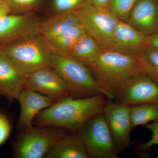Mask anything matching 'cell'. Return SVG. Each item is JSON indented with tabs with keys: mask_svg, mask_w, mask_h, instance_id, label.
<instances>
[{
	"mask_svg": "<svg viewBox=\"0 0 158 158\" xmlns=\"http://www.w3.org/2000/svg\"><path fill=\"white\" fill-rule=\"evenodd\" d=\"M87 2L96 8H107L110 0H86Z\"/></svg>",
	"mask_w": 158,
	"mask_h": 158,
	"instance_id": "4316f807",
	"label": "cell"
},
{
	"mask_svg": "<svg viewBox=\"0 0 158 158\" xmlns=\"http://www.w3.org/2000/svg\"><path fill=\"white\" fill-rule=\"evenodd\" d=\"M148 46V36L137 31L127 22L119 20L109 49L138 56Z\"/></svg>",
	"mask_w": 158,
	"mask_h": 158,
	"instance_id": "7c38bea8",
	"label": "cell"
},
{
	"mask_svg": "<svg viewBox=\"0 0 158 158\" xmlns=\"http://www.w3.org/2000/svg\"><path fill=\"white\" fill-rule=\"evenodd\" d=\"M103 113L118 152L129 147L131 143L130 133L132 130L131 107L107 98Z\"/></svg>",
	"mask_w": 158,
	"mask_h": 158,
	"instance_id": "9c48e42d",
	"label": "cell"
},
{
	"mask_svg": "<svg viewBox=\"0 0 158 158\" xmlns=\"http://www.w3.org/2000/svg\"><path fill=\"white\" fill-rule=\"evenodd\" d=\"M102 50L98 43L86 33L80 38L68 56L88 66L97 60Z\"/></svg>",
	"mask_w": 158,
	"mask_h": 158,
	"instance_id": "d6986e66",
	"label": "cell"
},
{
	"mask_svg": "<svg viewBox=\"0 0 158 158\" xmlns=\"http://www.w3.org/2000/svg\"><path fill=\"white\" fill-rule=\"evenodd\" d=\"M63 129L37 127L23 130L14 144L15 158H45L55 142L65 135Z\"/></svg>",
	"mask_w": 158,
	"mask_h": 158,
	"instance_id": "52a82bcc",
	"label": "cell"
},
{
	"mask_svg": "<svg viewBox=\"0 0 158 158\" xmlns=\"http://www.w3.org/2000/svg\"><path fill=\"white\" fill-rule=\"evenodd\" d=\"M77 132L90 158H118L119 152L103 112L91 117Z\"/></svg>",
	"mask_w": 158,
	"mask_h": 158,
	"instance_id": "5b68a950",
	"label": "cell"
},
{
	"mask_svg": "<svg viewBox=\"0 0 158 158\" xmlns=\"http://www.w3.org/2000/svg\"><path fill=\"white\" fill-rule=\"evenodd\" d=\"M86 33L81 24L74 26L51 39L45 40L51 52L69 56L80 38Z\"/></svg>",
	"mask_w": 158,
	"mask_h": 158,
	"instance_id": "ac0fdd59",
	"label": "cell"
},
{
	"mask_svg": "<svg viewBox=\"0 0 158 158\" xmlns=\"http://www.w3.org/2000/svg\"><path fill=\"white\" fill-rule=\"evenodd\" d=\"M138 0H110L107 8L119 20L127 22Z\"/></svg>",
	"mask_w": 158,
	"mask_h": 158,
	"instance_id": "7402d4cb",
	"label": "cell"
},
{
	"mask_svg": "<svg viewBox=\"0 0 158 158\" xmlns=\"http://www.w3.org/2000/svg\"><path fill=\"white\" fill-rule=\"evenodd\" d=\"M88 67L105 96L113 100L124 82L144 75L138 56L112 49H103L97 60Z\"/></svg>",
	"mask_w": 158,
	"mask_h": 158,
	"instance_id": "7a4b0ae2",
	"label": "cell"
},
{
	"mask_svg": "<svg viewBox=\"0 0 158 158\" xmlns=\"http://www.w3.org/2000/svg\"><path fill=\"white\" fill-rule=\"evenodd\" d=\"M86 2V0H53V9L56 13L73 12Z\"/></svg>",
	"mask_w": 158,
	"mask_h": 158,
	"instance_id": "cb8c5ba5",
	"label": "cell"
},
{
	"mask_svg": "<svg viewBox=\"0 0 158 158\" xmlns=\"http://www.w3.org/2000/svg\"><path fill=\"white\" fill-rule=\"evenodd\" d=\"M12 13L8 6L3 2L0 4V20L6 15Z\"/></svg>",
	"mask_w": 158,
	"mask_h": 158,
	"instance_id": "f1b7e54d",
	"label": "cell"
},
{
	"mask_svg": "<svg viewBox=\"0 0 158 158\" xmlns=\"http://www.w3.org/2000/svg\"><path fill=\"white\" fill-rule=\"evenodd\" d=\"M79 24L81 23L74 11L56 13L54 16L41 21L40 35L45 40L51 39Z\"/></svg>",
	"mask_w": 158,
	"mask_h": 158,
	"instance_id": "e0dca14e",
	"label": "cell"
},
{
	"mask_svg": "<svg viewBox=\"0 0 158 158\" xmlns=\"http://www.w3.org/2000/svg\"><path fill=\"white\" fill-rule=\"evenodd\" d=\"M20 109L17 127L23 130L33 127L34 119L40 112L56 102L53 99L34 90L24 88L18 97Z\"/></svg>",
	"mask_w": 158,
	"mask_h": 158,
	"instance_id": "4fadbf2b",
	"label": "cell"
},
{
	"mask_svg": "<svg viewBox=\"0 0 158 158\" xmlns=\"http://www.w3.org/2000/svg\"><path fill=\"white\" fill-rule=\"evenodd\" d=\"M154 1L158 3V0H154Z\"/></svg>",
	"mask_w": 158,
	"mask_h": 158,
	"instance_id": "4dcf8cb0",
	"label": "cell"
},
{
	"mask_svg": "<svg viewBox=\"0 0 158 158\" xmlns=\"http://www.w3.org/2000/svg\"><path fill=\"white\" fill-rule=\"evenodd\" d=\"M46 158H90L77 135H65L53 144L46 155Z\"/></svg>",
	"mask_w": 158,
	"mask_h": 158,
	"instance_id": "2e32d148",
	"label": "cell"
},
{
	"mask_svg": "<svg viewBox=\"0 0 158 158\" xmlns=\"http://www.w3.org/2000/svg\"><path fill=\"white\" fill-rule=\"evenodd\" d=\"M107 98L103 94L81 98H65L40 112L33 124L77 132L91 117L103 112Z\"/></svg>",
	"mask_w": 158,
	"mask_h": 158,
	"instance_id": "6da1fadb",
	"label": "cell"
},
{
	"mask_svg": "<svg viewBox=\"0 0 158 158\" xmlns=\"http://www.w3.org/2000/svg\"><path fill=\"white\" fill-rule=\"evenodd\" d=\"M3 2H4V1H3V0H0V4L2 3Z\"/></svg>",
	"mask_w": 158,
	"mask_h": 158,
	"instance_id": "f546056e",
	"label": "cell"
},
{
	"mask_svg": "<svg viewBox=\"0 0 158 158\" xmlns=\"http://www.w3.org/2000/svg\"><path fill=\"white\" fill-rule=\"evenodd\" d=\"M3 46L25 77L36 71L51 66L52 52L40 34L22 38Z\"/></svg>",
	"mask_w": 158,
	"mask_h": 158,
	"instance_id": "277c9868",
	"label": "cell"
},
{
	"mask_svg": "<svg viewBox=\"0 0 158 158\" xmlns=\"http://www.w3.org/2000/svg\"><path fill=\"white\" fill-rule=\"evenodd\" d=\"M25 77L21 74L0 46V92L9 102L17 100L24 88Z\"/></svg>",
	"mask_w": 158,
	"mask_h": 158,
	"instance_id": "5bb4252c",
	"label": "cell"
},
{
	"mask_svg": "<svg viewBox=\"0 0 158 158\" xmlns=\"http://www.w3.org/2000/svg\"><path fill=\"white\" fill-rule=\"evenodd\" d=\"M40 23L30 12L6 15L0 20V46L40 34Z\"/></svg>",
	"mask_w": 158,
	"mask_h": 158,
	"instance_id": "30bf717a",
	"label": "cell"
},
{
	"mask_svg": "<svg viewBox=\"0 0 158 158\" xmlns=\"http://www.w3.org/2000/svg\"><path fill=\"white\" fill-rule=\"evenodd\" d=\"M138 56L143 74L158 84V50L148 47Z\"/></svg>",
	"mask_w": 158,
	"mask_h": 158,
	"instance_id": "44dd1931",
	"label": "cell"
},
{
	"mask_svg": "<svg viewBox=\"0 0 158 158\" xmlns=\"http://www.w3.org/2000/svg\"><path fill=\"white\" fill-rule=\"evenodd\" d=\"M12 13L29 12L37 8L41 0H3Z\"/></svg>",
	"mask_w": 158,
	"mask_h": 158,
	"instance_id": "603a6c76",
	"label": "cell"
},
{
	"mask_svg": "<svg viewBox=\"0 0 158 158\" xmlns=\"http://www.w3.org/2000/svg\"><path fill=\"white\" fill-rule=\"evenodd\" d=\"M51 64L64 80L72 97L105 95L90 69L77 59L52 53Z\"/></svg>",
	"mask_w": 158,
	"mask_h": 158,
	"instance_id": "3957f363",
	"label": "cell"
},
{
	"mask_svg": "<svg viewBox=\"0 0 158 158\" xmlns=\"http://www.w3.org/2000/svg\"><path fill=\"white\" fill-rule=\"evenodd\" d=\"M144 127L151 132L152 136L148 141L141 144V149L143 152L148 150L154 145L158 147V121L150 123Z\"/></svg>",
	"mask_w": 158,
	"mask_h": 158,
	"instance_id": "d4e9b609",
	"label": "cell"
},
{
	"mask_svg": "<svg viewBox=\"0 0 158 158\" xmlns=\"http://www.w3.org/2000/svg\"><path fill=\"white\" fill-rule=\"evenodd\" d=\"M127 23L147 36L154 34L158 31V3L154 0H138Z\"/></svg>",
	"mask_w": 158,
	"mask_h": 158,
	"instance_id": "9a60e30c",
	"label": "cell"
},
{
	"mask_svg": "<svg viewBox=\"0 0 158 158\" xmlns=\"http://www.w3.org/2000/svg\"><path fill=\"white\" fill-rule=\"evenodd\" d=\"M132 129L158 121V104L148 103L131 106Z\"/></svg>",
	"mask_w": 158,
	"mask_h": 158,
	"instance_id": "ffe728a7",
	"label": "cell"
},
{
	"mask_svg": "<svg viewBox=\"0 0 158 158\" xmlns=\"http://www.w3.org/2000/svg\"><path fill=\"white\" fill-rule=\"evenodd\" d=\"M148 45L158 50V31L148 36Z\"/></svg>",
	"mask_w": 158,
	"mask_h": 158,
	"instance_id": "83f0119b",
	"label": "cell"
},
{
	"mask_svg": "<svg viewBox=\"0 0 158 158\" xmlns=\"http://www.w3.org/2000/svg\"><path fill=\"white\" fill-rule=\"evenodd\" d=\"M113 100L129 106L158 104V84L144 75L131 78L120 86Z\"/></svg>",
	"mask_w": 158,
	"mask_h": 158,
	"instance_id": "ba28073f",
	"label": "cell"
},
{
	"mask_svg": "<svg viewBox=\"0 0 158 158\" xmlns=\"http://www.w3.org/2000/svg\"><path fill=\"white\" fill-rule=\"evenodd\" d=\"M89 36L103 49H109L119 20L108 9L96 8L86 2L74 11Z\"/></svg>",
	"mask_w": 158,
	"mask_h": 158,
	"instance_id": "8992f818",
	"label": "cell"
},
{
	"mask_svg": "<svg viewBox=\"0 0 158 158\" xmlns=\"http://www.w3.org/2000/svg\"><path fill=\"white\" fill-rule=\"evenodd\" d=\"M11 130V126L6 115L0 112V146L8 140Z\"/></svg>",
	"mask_w": 158,
	"mask_h": 158,
	"instance_id": "484cf974",
	"label": "cell"
},
{
	"mask_svg": "<svg viewBox=\"0 0 158 158\" xmlns=\"http://www.w3.org/2000/svg\"><path fill=\"white\" fill-rule=\"evenodd\" d=\"M24 88L34 90L56 101L71 97L64 80L52 66L41 69L26 76Z\"/></svg>",
	"mask_w": 158,
	"mask_h": 158,
	"instance_id": "8fae6325",
	"label": "cell"
},
{
	"mask_svg": "<svg viewBox=\"0 0 158 158\" xmlns=\"http://www.w3.org/2000/svg\"><path fill=\"white\" fill-rule=\"evenodd\" d=\"M1 95H2V94H1V92H0V96H1Z\"/></svg>",
	"mask_w": 158,
	"mask_h": 158,
	"instance_id": "1f68e13d",
	"label": "cell"
}]
</instances>
